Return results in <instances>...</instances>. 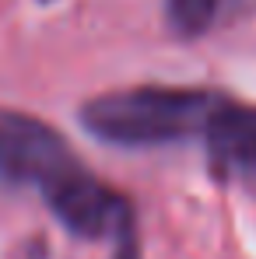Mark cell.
<instances>
[{
    "label": "cell",
    "mask_w": 256,
    "mask_h": 259,
    "mask_svg": "<svg viewBox=\"0 0 256 259\" xmlns=\"http://www.w3.org/2000/svg\"><path fill=\"white\" fill-rule=\"evenodd\" d=\"M81 165L85 161L74 154L67 137L46 119L0 105V182L32 186L46 196Z\"/></svg>",
    "instance_id": "2"
},
{
    "label": "cell",
    "mask_w": 256,
    "mask_h": 259,
    "mask_svg": "<svg viewBox=\"0 0 256 259\" xmlns=\"http://www.w3.org/2000/svg\"><path fill=\"white\" fill-rule=\"evenodd\" d=\"M221 91L140 84L88 98L78 109L85 133L109 147H165L200 137Z\"/></svg>",
    "instance_id": "1"
},
{
    "label": "cell",
    "mask_w": 256,
    "mask_h": 259,
    "mask_svg": "<svg viewBox=\"0 0 256 259\" xmlns=\"http://www.w3.org/2000/svg\"><path fill=\"white\" fill-rule=\"evenodd\" d=\"M165 28L179 39H204L256 14V0H165Z\"/></svg>",
    "instance_id": "4"
},
{
    "label": "cell",
    "mask_w": 256,
    "mask_h": 259,
    "mask_svg": "<svg viewBox=\"0 0 256 259\" xmlns=\"http://www.w3.org/2000/svg\"><path fill=\"white\" fill-rule=\"evenodd\" d=\"M200 137L207 140V168L214 179L256 196V105L221 95Z\"/></svg>",
    "instance_id": "3"
}]
</instances>
